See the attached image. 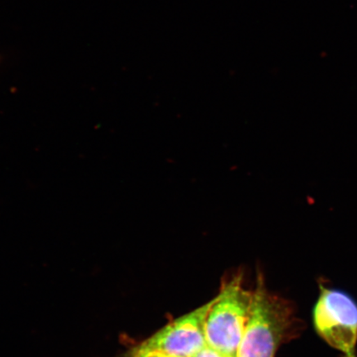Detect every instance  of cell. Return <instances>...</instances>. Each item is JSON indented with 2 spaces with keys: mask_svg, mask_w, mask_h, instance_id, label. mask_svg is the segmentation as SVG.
Segmentation results:
<instances>
[{
  "mask_svg": "<svg viewBox=\"0 0 357 357\" xmlns=\"http://www.w3.org/2000/svg\"><path fill=\"white\" fill-rule=\"evenodd\" d=\"M194 357H225L212 347L206 346L198 352Z\"/></svg>",
  "mask_w": 357,
  "mask_h": 357,
  "instance_id": "6",
  "label": "cell"
},
{
  "mask_svg": "<svg viewBox=\"0 0 357 357\" xmlns=\"http://www.w3.org/2000/svg\"><path fill=\"white\" fill-rule=\"evenodd\" d=\"M242 275L222 284L204 324L207 346L225 357H236L247 324L252 291L245 289Z\"/></svg>",
  "mask_w": 357,
  "mask_h": 357,
  "instance_id": "2",
  "label": "cell"
},
{
  "mask_svg": "<svg viewBox=\"0 0 357 357\" xmlns=\"http://www.w3.org/2000/svg\"><path fill=\"white\" fill-rule=\"evenodd\" d=\"M289 305L266 287L259 275L236 357H275L291 326Z\"/></svg>",
  "mask_w": 357,
  "mask_h": 357,
  "instance_id": "1",
  "label": "cell"
},
{
  "mask_svg": "<svg viewBox=\"0 0 357 357\" xmlns=\"http://www.w3.org/2000/svg\"><path fill=\"white\" fill-rule=\"evenodd\" d=\"M214 298L160 329L138 348L162 352L169 357H194L207 346L204 324Z\"/></svg>",
  "mask_w": 357,
  "mask_h": 357,
  "instance_id": "4",
  "label": "cell"
},
{
  "mask_svg": "<svg viewBox=\"0 0 357 357\" xmlns=\"http://www.w3.org/2000/svg\"><path fill=\"white\" fill-rule=\"evenodd\" d=\"M132 357H169L166 354H162V352L155 351H149L140 349L137 347V349L133 351Z\"/></svg>",
  "mask_w": 357,
  "mask_h": 357,
  "instance_id": "5",
  "label": "cell"
},
{
  "mask_svg": "<svg viewBox=\"0 0 357 357\" xmlns=\"http://www.w3.org/2000/svg\"><path fill=\"white\" fill-rule=\"evenodd\" d=\"M317 333L344 357H356L357 305L340 290L321 287L312 311Z\"/></svg>",
  "mask_w": 357,
  "mask_h": 357,
  "instance_id": "3",
  "label": "cell"
}]
</instances>
